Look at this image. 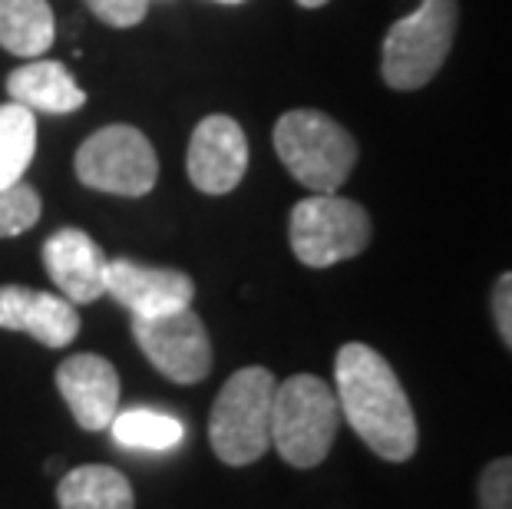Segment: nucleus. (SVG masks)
Wrapping results in <instances>:
<instances>
[{"label":"nucleus","instance_id":"15","mask_svg":"<svg viewBox=\"0 0 512 509\" xmlns=\"http://www.w3.org/2000/svg\"><path fill=\"white\" fill-rule=\"evenodd\" d=\"M60 509H136V493L123 473L106 463H83L57 486Z\"/></svg>","mask_w":512,"mask_h":509},{"label":"nucleus","instance_id":"1","mask_svg":"<svg viewBox=\"0 0 512 509\" xmlns=\"http://www.w3.org/2000/svg\"><path fill=\"white\" fill-rule=\"evenodd\" d=\"M337 407L377 457L403 463L417 453V417L394 367L367 344H344L334 361Z\"/></svg>","mask_w":512,"mask_h":509},{"label":"nucleus","instance_id":"2","mask_svg":"<svg viewBox=\"0 0 512 509\" xmlns=\"http://www.w3.org/2000/svg\"><path fill=\"white\" fill-rule=\"evenodd\" d=\"M341 427L337 394L321 377L294 374L275 387L271 400V447L298 470H311L331 453Z\"/></svg>","mask_w":512,"mask_h":509},{"label":"nucleus","instance_id":"6","mask_svg":"<svg viewBox=\"0 0 512 509\" xmlns=\"http://www.w3.org/2000/svg\"><path fill=\"white\" fill-rule=\"evenodd\" d=\"M288 232L301 265L331 268L370 245V215L364 205L337 192H314L291 209Z\"/></svg>","mask_w":512,"mask_h":509},{"label":"nucleus","instance_id":"24","mask_svg":"<svg viewBox=\"0 0 512 509\" xmlns=\"http://www.w3.org/2000/svg\"><path fill=\"white\" fill-rule=\"evenodd\" d=\"M219 4H242V0H219Z\"/></svg>","mask_w":512,"mask_h":509},{"label":"nucleus","instance_id":"11","mask_svg":"<svg viewBox=\"0 0 512 509\" xmlns=\"http://www.w3.org/2000/svg\"><path fill=\"white\" fill-rule=\"evenodd\" d=\"M57 391L83 430H110L119 414V374L100 354H73L57 367Z\"/></svg>","mask_w":512,"mask_h":509},{"label":"nucleus","instance_id":"18","mask_svg":"<svg viewBox=\"0 0 512 509\" xmlns=\"http://www.w3.org/2000/svg\"><path fill=\"white\" fill-rule=\"evenodd\" d=\"M37 153V119L24 103L0 106V189L24 179Z\"/></svg>","mask_w":512,"mask_h":509},{"label":"nucleus","instance_id":"3","mask_svg":"<svg viewBox=\"0 0 512 509\" xmlns=\"http://www.w3.org/2000/svg\"><path fill=\"white\" fill-rule=\"evenodd\" d=\"M275 374L268 367H242L225 381L209 417V443L228 467H248L271 447V400Z\"/></svg>","mask_w":512,"mask_h":509},{"label":"nucleus","instance_id":"16","mask_svg":"<svg viewBox=\"0 0 512 509\" xmlns=\"http://www.w3.org/2000/svg\"><path fill=\"white\" fill-rule=\"evenodd\" d=\"M57 37L50 0H0V47L14 57L37 60Z\"/></svg>","mask_w":512,"mask_h":509},{"label":"nucleus","instance_id":"10","mask_svg":"<svg viewBox=\"0 0 512 509\" xmlns=\"http://www.w3.org/2000/svg\"><path fill=\"white\" fill-rule=\"evenodd\" d=\"M106 295H113L133 318H162V314L192 308L195 285L176 268H149L129 258H110Z\"/></svg>","mask_w":512,"mask_h":509},{"label":"nucleus","instance_id":"21","mask_svg":"<svg viewBox=\"0 0 512 509\" xmlns=\"http://www.w3.org/2000/svg\"><path fill=\"white\" fill-rule=\"evenodd\" d=\"M83 4L110 27H136L149 10V0H83Z\"/></svg>","mask_w":512,"mask_h":509},{"label":"nucleus","instance_id":"4","mask_svg":"<svg viewBox=\"0 0 512 509\" xmlns=\"http://www.w3.org/2000/svg\"><path fill=\"white\" fill-rule=\"evenodd\" d=\"M275 153L304 189L337 192L354 172L357 143L321 110H291L275 123Z\"/></svg>","mask_w":512,"mask_h":509},{"label":"nucleus","instance_id":"17","mask_svg":"<svg viewBox=\"0 0 512 509\" xmlns=\"http://www.w3.org/2000/svg\"><path fill=\"white\" fill-rule=\"evenodd\" d=\"M113 440L119 447L129 450H152V453H166L176 450L185 440V424L179 417L166 414V410H152V407H129L119 410L113 417Z\"/></svg>","mask_w":512,"mask_h":509},{"label":"nucleus","instance_id":"23","mask_svg":"<svg viewBox=\"0 0 512 509\" xmlns=\"http://www.w3.org/2000/svg\"><path fill=\"white\" fill-rule=\"evenodd\" d=\"M298 4H301V7H324L328 0H298Z\"/></svg>","mask_w":512,"mask_h":509},{"label":"nucleus","instance_id":"9","mask_svg":"<svg viewBox=\"0 0 512 509\" xmlns=\"http://www.w3.org/2000/svg\"><path fill=\"white\" fill-rule=\"evenodd\" d=\"M189 179L205 196H225L245 179L248 139L232 116H205L189 143Z\"/></svg>","mask_w":512,"mask_h":509},{"label":"nucleus","instance_id":"7","mask_svg":"<svg viewBox=\"0 0 512 509\" xmlns=\"http://www.w3.org/2000/svg\"><path fill=\"white\" fill-rule=\"evenodd\" d=\"M76 179L86 189L110 196L139 199L152 192L159 176V159L149 139L136 126H106L76 149Z\"/></svg>","mask_w":512,"mask_h":509},{"label":"nucleus","instance_id":"22","mask_svg":"<svg viewBox=\"0 0 512 509\" xmlns=\"http://www.w3.org/2000/svg\"><path fill=\"white\" fill-rule=\"evenodd\" d=\"M493 314L496 328L503 334V341L512 348V272H506L493 288Z\"/></svg>","mask_w":512,"mask_h":509},{"label":"nucleus","instance_id":"19","mask_svg":"<svg viewBox=\"0 0 512 509\" xmlns=\"http://www.w3.org/2000/svg\"><path fill=\"white\" fill-rule=\"evenodd\" d=\"M43 202L37 189H30L27 182H14V186L0 189V238H14L30 232L40 222Z\"/></svg>","mask_w":512,"mask_h":509},{"label":"nucleus","instance_id":"12","mask_svg":"<svg viewBox=\"0 0 512 509\" xmlns=\"http://www.w3.org/2000/svg\"><path fill=\"white\" fill-rule=\"evenodd\" d=\"M43 265L60 295L73 305H90L106 295V265L110 258L83 229H60L43 242Z\"/></svg>","mask_w":512,"mask_h":509},{"label":"nucleus","instance_id":"13","mask_svg":"<svg viewBox=\"0 0 512 509\" xmlns=\"http://www.w3.org/2000/svg\"><path fill=\"white\" fill-rule=\"evenodd\" d=\"M0 328L24 331L43 348H67L80 334V314L63 295L50 291L4 285L0 288Z\"/></svg>","mask_w":512,"mask_h":509},{"label":"nucleus","instance_id":"5","mask_svg":"<svg viewBox=\"0 0 512 509\" xmlns=\"http://www.w3.org/2000/svg\"><path fill=\"white\" fill-rule=\"evenodd\" d=\"M456 37V0H420L413 14L400 17L387 30L384 70L394 90H420L440 73Z\"/></svg>","mask_w":512,"mask_h":509},{"label":"nucleus","instance_id":"20","mask_svg":"<svg viewBox=\"0 0 512 509\" xmlns=\"http://www.w3.org/2000/svg\"><path fill=\"white\" fill-rule=\"evenodd\" d=\"M479 509H512V457L493 460L479 476Z\"/></svg>","mask_w":512,"mask_h":509},{"label":"nucleus","instance_id":"8","mask_svg":"<svg viewBox=\"0 0 512 509\" xmlns=\"http://www.w3.org/2000/svg\"><path fill=\"white\" fill-rule=\"evenodd\" d=\"M133 338L149 364L176 384H199L212 371L209 334L192 308L162 318H133Z\"/></svg>","mask_w":512,"mask_h":509},{"label":"nucleus","instance_id":"14","mask_svg":"<svg viewBox=\"0 0 512 509\" xmlns=\"http://www.w3.org/2000/svg\"><path fill=\"white\" fill-rule=\"evenodd\" d=\"M7 93L14 103H24L34 113H76L86 103V93L76 86L70 70L57 60H34L7 77Z\"/></svg>","mask_w":512,"mask_h":509}]
</instances>
